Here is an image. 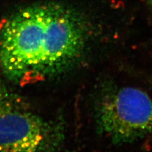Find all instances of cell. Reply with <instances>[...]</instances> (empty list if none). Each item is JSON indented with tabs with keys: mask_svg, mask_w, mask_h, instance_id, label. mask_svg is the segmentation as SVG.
<instances>
[{
	"mask_svg": "<svg viewBox=\"0 0 152 152\" xmlns=\"http://www.w3.org/2000/svg\"><path fill=\"white\" fill-rule=\"evenodd\" d=\"M88 36L86 23L67 7L55 3L24 7L0 23V68L20 85L55 77L81 58Z\"/></svg>",
	"mask_w": 152,
	"mask_h": 152,
	"instance_id": "obj_1",
	"label": "cell"
},
{
	"mask_svg": "<svg viewBox=\"0 0 152 152\" xmlns=\"http://www.w3.org/2000/svg\"><path fill=\"white\" fill-rule=\"evenodd\" d=\"M98 132L117 145L132 143L152 135V99L142 90L115 87L96 105Z\"/></svg>",
	"mask_w": 152,
	"mask_h": 152,
	"instance_id": "obj_2",
	"label": "cell"
},
{
	"mask_svg": "<svg viewBox=\"0 0 152 152\" xmlns=\"http://www.w3.org/2000/svg\"><path fill=\"white\" fill-rule=\"evenodd\" d=\"M64 137L60 122L42 116L18 95L0 113V151H55Z\"/></svg>",
	"mask_w": 152,
	"mask_h": 152,
	"instance_id": "obj_3",
	"label": "cell"
},
{
	"mask_svg": "<svg viewBox=\"0 0 152 152\" xmlns=\"http://www.w3.org/2000/svg\"><path fill=\"white\" fill-rule=\"evenodd\" d=\"M18 95L11 91L5 84L0 81V113L5 109Z\"/></svg>",
	"mask_w": 152,
	"mask_h": 152,
	"instance_id": "obj_4",
	"label": "cell"
},
{
	"mask_svg": "<svg viewBox=\"0 0 152 152\" xmlns=\"http://www.w3.org/2000/svg\"><path fill=\"white\" fill-rule=\"evenodd\" d=\"M146 3L148 4V6L150 8V9L152 10V0H145Z\"/></svg>",
	"mask_w": 152,
	"mask_h": 152,
	"instance_id": "obj_5",
	"label": "cell"
}]
</instances>
